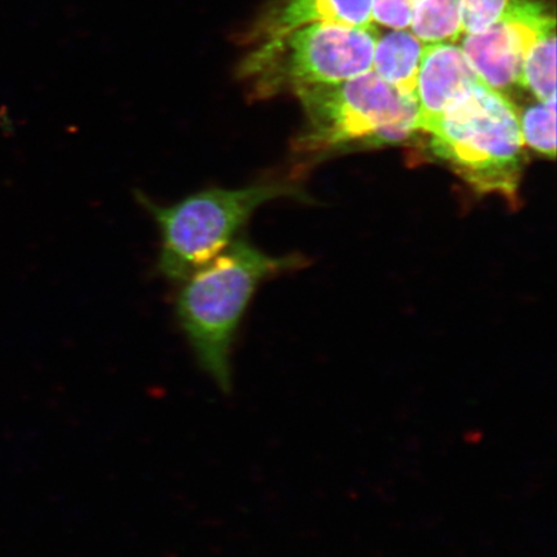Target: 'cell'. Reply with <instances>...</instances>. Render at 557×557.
Instances as JSON below:
<instances>
[{
  "mask_svg": "<svg viewBox=\"0 0 557 557\" xmlns=\"http://www.w3.org/2000/svg\"><path fill=\"white\" fill-rule=\"evenodd\" d=\"M555 23L543 0H515L507 15L480 34H465L461 47L485 85L506 95L519 86L522 64L545 27Z\"/></svg>",
  "mask_w": 557,
  "mask_h": 557,
  "instance_id": "6",
  "label": "cell"
},
{
  "mask_svg": "<svg viewBox=\"0 0 557 557\" xmlns=\"http://www.w3.org/2000/svg\"><path fill=\"white\" fill-rule=\"evenodd\" d=\"M424 135L431 154L473 190L518 199L527 156L510 97L480 82Z\"/></svg>",
  "mask_w": 557,
  "mask_h": 557,
  "instance_id": "2",
  "label": "cell"
},
{
  "mask_svg": "<svg viewBox=\"0 0 557 557\" xmlns=\"http://www.w3.org/2000/svg\"><path fill=\"white\" fill-rule=\"evenodd\" d=\"M519 86L537 101L556 100V21L534 40L522 64Z\"/></svg>",
  "mask_w": 557,
  "mask_h": 557,
  "instance_id": "11",
  "label": "cell"
},
{
  "mask_svg": "<svg viewBox=\"0 0 557 557\" xmlns=\"http://www.w3.org/2000/svg\"><path fill=\"white\" fill-rule=\"evenodd\" d=\"M417 0H372V23L392 30L409 29Z\"/></svg>",
  "mask_w": 557,
  "mask_h": 557,
  "instance_id": "14",
  "label": "cell"
},
{
  "mask_svg": "<svg viewBox=\"0 0 557 557\" xmlns=\"http://www.w3.org/2000/svg\"><path fill=\"white\" fill-rule=\"evenodd\" d=\"M522 143L540 154L556 156V100L535 102L519 113Z\"/></svg>",
  "mask_w": 557,
  "mask_h": 557,
  "instance_id": "12",
  "label": "cell"
},
{
  "mask_svg": "<svg viewBox=\"0 0 557 557\" xmlns=\"http://www.w3.org/2000/svg\"><path fill=\"white\" fill-rule=\"evenodd\" d=\"M409 29L424 46L456 44L463 37L462 0H417Z\"/></svg>",
  "mask_w": 557,
  "mask_h": 557,
  "instance_id": "10",
  "label": "cell"
},
{
  "mask_svg": "<svg viewBox=\"0 0 557 557\" xmlns=\"http://www.w3.org/2000/svg\"><path fill=\"white\" fill-rule=\"evenodd\" d=\"M482 78L462 48L455 44L424 46L416 85L417 129L426 132Z\"/></svg>",
  "mask_w": 557,
  "mask_h": 557,
  "instance_id": "7",
  "label": "cell"
},
{
  "mask_svg": "<svg viewBox=\"0 0 557 557\" xmlns=\"http://www.w3.org/2000/svg\"><path fill=\"white\" fill-rule=\"evenodd\" d=\"M515 0H462V27L465 34L483 33L511 10Z\"/></svg>",
  "mask_w": 557,
  "mask_h": 557,
  "instance_id": "13",
  "label": "cell"
},
{
  "mask_svg": "<svg viewBox=\"0 0 557 557\" xmlns=\"http://www.w3.org/2000/svg\"><path fill=\"white\" fill-rule=\"evenodd\" d=\"M298 257H274L246 240L234 242L184 278L176 318L198 366L222 393L233 389V352L257 288L298 268Z\"/></svg>",
  "mask_w": 557,
  "mask_h": 557,
  "instance_id": "1",
  "label": "cell"
},
{
  "mask_svg": "<svg viewBox=\"0 0 557 557\" xmlns=\"http://www.w3.org/2000/svg\"><path fill=\"white\" fill-rule=\"evenodd\" d=\"M424 45L408 29L379 32L373 53V72L404 96L416 99L418 70Z\"/></svg>",
  "mask_w": 557,
  "mask_h": 557,
  "instance_id": "9",
  "label": "cell"
},
{
  "mask_svg": "<svg viewBox=\"0 0 557 557\" xmlns=\"http://www.w3.org/2000/svg\"><path fill=\"white\" fill-rule=\"evenodd\" d=\"M294 94L306 115V127L294 145L299 156L320 159L399 145L418 132L416 99L388 86L373 70Z\"/></svg>",
  "mask_w": 557,
  "mask_h": 557,
  "instance_id": "3",
  "label": "cell"
},
{
  "mask_svg": "<svg viewBox=\"0 0 557 557\" xmlns=\"http://www.w3.org/2000/svg\"><path fill=\"white\" fill-rule=\"evenodd\" d=\"M379 29L333 23L310 24L263 41L246 74L260 76L259 92L329 85L371 72Z\"/></svg>",
  "mask_w": 557,
  "mask_h": 557,
  "instance_id": "5",
  "label": "cell"
},
{
  "mask_svg": "<svg viewBox=\"0 0 557 557\" xmlns=\"http://www.w3.org/2000/svg\"><path fill=\"white\" fill-rule=\"evenodd\" d=\"M298 195L295 185L261 181L239 189L209 187L165 206L143 193L136 197L159 227L160 273L170 281L183 282L224 252L257 209L271 200Z\"/></svg>",
  "mask_w": 557,
  "mask_h": 557,
  "instance_id": "4",
  "label": "cell"
},
{
  "mask_svg": "<svg viewBox=\"0 0 557 557\" xmlns=\"http://www.w3.org/2000/svg\"><path fill=\"white\" fill-rule=\"evenodd\" d=\"M317 23L372 25V0H275L262 21L263 41Z\"/></svg>",
  "mask_w": 557,
  "mask_h": 557,
  "instance_id": "8",
  "label": "cell"
}]
</instances>
